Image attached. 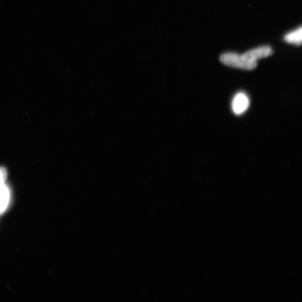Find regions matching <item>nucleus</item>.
<instances>
[{"mask_svg": "<svg viewBox=\"0 0 302 302\" xmlns=\"http://www.w3.org/2000/svg\"><path fill=\"white\" fill-rule=\"evenodd\" d=\"M220 60L224 65L242 70H251L257 67V62H253L244 59L242 55L233 53L223 54Z\"/></svg>", "mask_w": 302, "mask_h": 302, "instance_id": "f257e3e1", "label": "nucleus"}, {"mask_svg": "<svg viewBox=\"0 0 302 302\" xmlns=\"http://www.w3.org/2000/svg\"><path fill=\"white\" fill-rule=\"evenodd\" d=\"M249 106V98L246 93L239 92L233 97L232 109L236 115L239 116L245 112Z\"/></svg>", "mask_w": 302, "mask_h": 302, "instance_id": "f03ea898", "label": "nucleus"}, {"mask_svg": "<svg viewBox=\"0 0 302 302\" xmlns=\"http://www.w3.org/2000/svg\"><path fill=\"white\" fill-rule=\"evenodd\" d=\"M273 54V51L269 46H261L252 50L247 51L242 55L244 59L247 60L257 62L259 59L265 58Z\"/></svg>", "mask_w": 302, "mask_h": 302, "instance_id": "7ed1b4c3", "label": "nucleus"}, {"mask_svg": "<svg viewBox=\"0 0 302 302\" xmlns=\"http://www.w3.org/2000/svg\"><path fill=\"white\" fill-rule=\"evenodd\" d=\"M10 200V191L4 184H0V215L7 210Z\"/></svg>", "mask_w": 302, "mask_h": 302, "instance_id": "20e7f679", "label": "nucleus"}, {"mask_svg": "<svg viewBox=\"0 0 302 302\" xmlns=\"http://www.w3.org/2000/svg\"><path fill=\"white\" fill-rule=\"evenodd\" d=\"M302 39V29L300 27L294 31V32L290 33L285 36L284 40L289 43L300 45Z\"/></svg>", "mask_w": 302, "mask_h": 302, "instance_id": "39448f33", "label": "nucleus"}, {"mask_svg": "<svg viewBox=\"0 0 302 302\" xmlns=\"http://www.w3.org/2000/svg\"><path fill=\"white\" fill-rule=\"evenodd\" d=\"M7 178V171L5 169L0 167V184L5 183Z\"/></svg>", "mask_w": 302, "mask_h": 302, "instance_id": "423d86ee", "label": "nucleus"}]
</instances>
